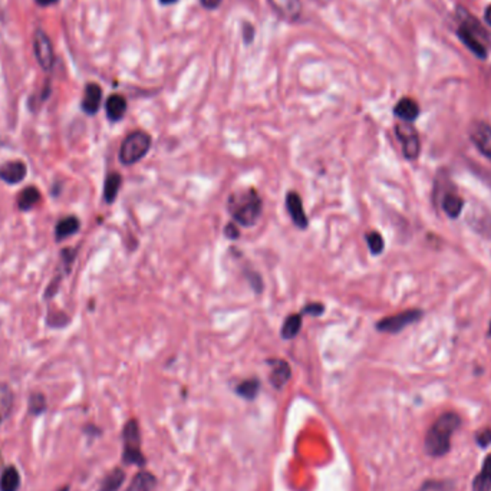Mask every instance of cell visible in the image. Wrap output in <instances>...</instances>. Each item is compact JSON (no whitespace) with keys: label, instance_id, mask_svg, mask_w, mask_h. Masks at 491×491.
<instances>
[{"label":"cell","instance_id":"cell-20","mask_svg":"<svg viewBox=\"0 0 491 491\" xmlns=\"http://www.w3.org/2000/svg\"><path fill=\"white\" fill-rule=\"evenodd\" d=\"M156 477L148 471H141L135 476L127 491H154Z\"/></svg>","mask_w":491,"mask_h":491},{"label":"cell","instance_id":"cell-1","mask_svg":"<svg viewBox=\"0 0 491 491\" xmlns=\"http://www.w3.org/2000/svg\"><path fill=\"white\" fill-rule=\"evenodd\" d=\"M227 210L236 224L253 227L262 216L263 201L255 189H243L230 194L227 200Z\"/></svg>","mask_w":491,"mask_h":491},{"label":"cell","instance_id":"cell-13","mask_svg":"<svg viewBox=\"0 0 491 491\" xmlns=\"http://www.w3.org/2000/svg\"><path fill=\"white\" fill-rule=\"evenodd\" d=\"M103 103V90L98 83H88L82 99V109L88 115H95Z\"/></svg>","mask_w":491,"mask_h":491},{"label":"cell","instance_id":"cell-16","mask_svg":"<svg viewBox=\"0 0 491 491\" xmlns=\"http://www.w3.org/2000/svg\"><path fill=\"white\" fill-rule=\"evenodd\" d=\"M105 111H107V116L112 123L123 120L127 112V99L123 95H118V94L111 95L107 99Z\"/></svg>","mask_w":491,"mask_h":491},{"label":"cell","instance_id":"cell-7","mask_svg":"<svg viewBox=\"0 0 491 491\" xmlns=\"http://www.w3.org/2000/svg\"><path fill=\"white\" fill-rule=\"evenodd\" d=\"M397 137L402 145V152L405 158L415 160L419 156L421 143L417 129L411 125V123H401L395 127Z\"/></svg>","mask_w":491,"mask_h":491},{"label":"cell","instance_id":"cell-27","mask_svg":"<svg viewBox=\"0 0 491 491\" xmlns=\"http://www.w3.org/2000/svg\"><path fill=\"white\" fill-rule=\"evenodd\" d=\"M13 395L6 385H0V419L5 418L12 410Z\"/></svg>","mask_w":491,"mask_h":491},{"label":"cell","instance_id":"cell-17","mask_svg":"<svg viewBox=\"0 0 491 491\" xmlns=\"http://www.w3.org/2000/svg\"><path fill=\"white\" fill-rule=\"evenodd\" d=\"M79 227H81V223L75 216H67V217L61 218L55 227L56 242H62V240L67 239V237L74 236L79 230Z\"/></svg>","mask_w":491,"mask_h":491},{"label":"cell","instance_id":"cell-14","mask_svg":"<svg viewBox=\"0 0 491 491\" xmlns=\"http://www.w3.org/2000/svg\"><path fill=\"white\" fill-rule=\"evenodd\" d=\"M272 364V374H270V382L276 388V389H282L287 382H289L291 377H292V369L286 361L282 359H276L270 362Z\"/></svg>","mask_w":491,"mask_h":491},{"label":"cell","instance_id":"cell-6","mask_svg":"<svg viewBox=\"0 0 491 491\" xmlns=\"http://www.w3.org/2000/svg\"><path fill=\"white\" fill-rule=\"evenodd\" d=\"M422 315L424 313H422V311H419V309L404 311L401 313L381 319L377 324V329L379 332H385V333H398V332L404 331L406 326H410V325L415 324V322H418L422 317Z\"/></svg>","mask_w":491,"mask_h":491},{"label":"cell","instance_id":"cell-21","mask_svg":"<svg viewBox=\"0 0 491 491\" xmlns=\"http://www.w3.org/2000/svg\"><path fill=\"white\" fill-rule=\"evenodd\" d=\"M121 174L118 173H111L107 176L105 182H104V200L108 205H112L115 201L118 193H120V187H121Z\"/></svg>","mask_w":491,"mask_h":491},{"label":"cell","instance_id":"cell-35","mask_svg":"<svg viewBox=\"0 0 491 491\" xmlns=\"http://www.w3.org/2000/svg\"><path fill=\"white\" fill-rule=\"evenodd\" d=\"M56 2H58V0H36V3L41 5V6H50V5H54Z\"/></svg>","mask_w":491,"mask_h":491},{"label":"cell","instance_id":"cell-18","mask_svg":"<svg viewBox=\"0 0 491 491\" xmlns=\"http://www.w3.org/2000/svg\"><path fill=\"white\" fill-rule=\"evenodd\" d=\"M472 491H491V454L487 455L481 471L477 474V477L474 479Z\"/></svg>","mask_w":491,"mask_h":491},{"label":"cell","instance_id":"cell-5","mask_svg":"<svg viewBox=\"0 0 491 491\" xmlns=\"http://www.w3.org/2000/svg\"><path fill=\"white\" fill-rule=\"evenodd\" d=\"M124 461L127 464H144L141 452V435L137 421H129L124 428Z\"/></svg>","mask_w":491,"mask_h":491},{"label":"cell","instance_id":"cell-26","mask_svg":"<svg viewBox=\"0 0 491 491\" xmlns=\"http://www.w3.org/2000/svg\"><path fill=\"white\" fill-rule=\"evenodd\" d=\"M259 388H260V382L258 379H246L236 388V391L242 398L255 399L259 393Z\"/></svg>","mask_w":491,"mask_h":491},{"label":"cell","instance_id":"cell-37","mask_svg":"<svg viewBox=\"0 0 491 491\" xmlns=\"http://www.w3.org/2000/svg\"><path fill=\"white\" fill-rule=\"evenodd\" d=\"M160 2H161L163 5H174V3L178 2V0H160Z\"/></svg>","mask_w":491,"mask_h":491},{"label":"cell","instance_id":"cell-31","mask_svg":"<svg viewBox=\"0 0 491 491\" xmlns=\"http://www.w3.org/2000/svg\"><path fill=\"white\" fill-rule=\"evenodd\" d=\"M476 441L481 448L488 447L491 444V430L485 428V430L479 431L477 435H476Z\"/></svg>","mask_w":491,"mask_h":491},{"label":"cell","instance_id":"cell-12","mask_svg":"<svg viewBox=\"0 0 491 491\" xmlns=\"http://www.w3.org/2000/svg\"><path fill=\"white\" fill-rule=\"evenodd\" d=\"M28 173L26 164L23 161H8L0 165V180L8 184L21 182Z\"/></svg>","mask_w":491,"mask_h":491},{"label":"cell","instance_id":"cell-11","mask_svg":"<svg viewBox=\"0 0 491 491\" xmlns=\"http://www.w3.org/2000/svg\"><path fill=\"white\" fill-rule=\"evenodd\" d=\"M286 209H287V213H289L292 222L295 223L296 227L303 230V229H306L309 226V220H308L306 214H304L303 202H302V198H300V196L297 193H295V191L287 193V196H286Z\"/></svg>","mask_w":491,"mask_h":491},{"label":"cell","instance_id":"cell-22","mask_svg":"<svg viewBox=\"0 0 491 491\" xmlns=\"http://www.w3.org/2000/svg\"><path fill=\"white\" fill-rule=\"evenodd\" d=\"M21 485L19 472L14 467H8L0 477V491H18Z\"/></svg>","mask_w":491,"mask_h":491},{"label":"cell","instance_id":"cell-10","mask_svg":"<svg viewBox=\"0 0 491 491\" xmlns=\"http://www.w3.org/2000/svg\"><path fill=\"white\" fill-rule=\"evenodd\" d=\"M267 3L282 19L287 22H296L300 19L302 16L300 0H267Z\"/></svg>","mask_w":491,"mask_h":491},{"label":"cell","instance_id":"cell-33","mask_svg":"<svg viewBox=\"0 0 491 491\" xmlns=\"http://www.w3.org/2000/svg\"><path fill=\"white\" fill-rule=\"evenodd\" d=\"M201 6L207 10H214L223 3V0H200Z\"/></svg>","mask_w":491,"mask_h":491},{"label":"cell","instance_id":"cell-3","mask_svg":"<svg viewBox=\"0 0 491 491\" xmlns=\"http://www.w3.org/2000/svg\"><path fill=\"white\" fill-rule=\"evenodd\" d=\"M151 144L152 138L148 132L134 131L123 141L118 157L124 165H134L148 154Z\"/></svg>","mask_w":491,"mask_h":491},{"label":"cell","instance_id":"cell-15","mask_svg":"<svg viewBox=\"0 0 491 491\" xmlns=\"http://www.w3.org/2000/svg\"><path fill=\"white\" fill-rule=\"evenodd\" d=\"M394 112L402 123H412L419 115V107L412 98H402L395 105Z\"/></svg>","mask_w":491,"mask_h":491},{"label":"cell","instance_id":"cell-23","mask_svg":"<svg viewBox=\"0 0 491 491\" xmlns=\"http://www.w3.org/2000/svg\"><path fill=\"white\" fill-rule=\"evenodd\" d=\"M302 329V315L295 313L289 315L286 317L284 324L282 326V337L286 341L293 339V337L300 332Z\"/></svg>","mask_w":491,"mask_h":491},{"label":"cell","instance_id":"cell-9","mask_svg":"<svg viewBox=\"0 0 491 491\" xmlns=\"http://www.w3.org/2000/svg\"><path fill=\"white\" fill-rule=\"evenodd\" d=\"M470 138L481 154L491 160V127L483 121L472 123L470 127Z\"/></svg>","mask_w":491,"mask_h":491},{"label":"cell","instance_id":"cell-4","mask_svg":"<svg viewBox=\"0 0 491 491\" xmlns=\"http://www.w3.org/2000/svg\"><path fill=\"white\" fill-rule=\"evenodd\" d=\"M459 36L472 54H476L479 58L487 56L488 38L485 35V30L476 19H468L463 22L459 29Z\"/></svg>","mask_w":491,"mask_h":491},{"label":"cell","instance_id":"cell-2","mask_svg":"<svg viewBox=\"0 0 491 491\" xmlns=\"http://www.w3.org/2000/svg\"><path fill=\"white\" fill-rule=\"evenodd\" d=\"M461 419L455 412H446L438 417L426 435V451L434 459L444 457L451 447L452 434L460 428Z\"/></svg>","mask_w":491,"mask_h":491},{"label":"cell","instance_id":"cell-29","mask_svg":"<svg viewBox=\"0 0 491 491\" xmlns=\"http://www.w3.org/2000/svg\"><path fill=\"white\" fill-rule=\"evenodd\" d=\"M46 408V401L42 394H33L29 399V410L32 414H41Z\"/></svg>","mask_w":491,"mask_h":491},{"label":"cell","instance_id":"cell-36","mask_svg":"<svg viewBox=\"0 0 491 491\" xmlns=\"http://www.w3.org/2000/svg\"><path fill=\"white\" fill-rule=\"evenodd\" d=\"M485 21H487L488 25H491V5L485 10Z\"/></svg>","mask_w":491,"mask_h":491},{"label":"cell","instance_id":"cell-25","mask_svg":"<svg viewBox=\"0 0 491 491\" xmlns=\"http://www.w3.org/2000/svg\"><path fill=\"white\" fill-rule=\"evenodd\" d=\"M124 480H125L124 471L120 468H115L105 477L103 484H101L99 491H118V488L123 485Z\"/></svg>","mask_w":491,"mask_h":491},{"label":"cell","instance_id":"cell-24","mask_svg":"<svg viewBox=\"0 0 491 491\" xmlns=\"http://www.w3.org/2000/svg\"><path fill=\"white\" fill-rule=\"evenodd\" d=\"M463 207H464L463 198L454 193H448L443 200V209H444L446 214L451 218L459 217L463 211Z\"/></svg>","mask_w":491,"mask_h":491},{"label":"cell","instance_id":"cell-34","mask_svg":"<svg viewBox=\"0 0 491 491\" xmlns=\"http://www.w3.org/2000/svg\"><path fill=\"white\" fill-rule=\"evenodd\" d=\"M243 32H244V42L246 43H250L253 41V38H255V28H253L250 23H246L244 28H243Z\"/></svg>","mask_w":491,"mask_h":491},{"label":"cell","instance_id":"cell-8","mask_svg":"<svg viewBox=\"0 0 491 491\" xmlns=\"http://www.w3.org/2000/svg\"><path fill=\"white\" fill-rule=\"evenodd\" d=\"M33 50H35L36 59H38L39 65L42 66V70L43 71L52 70L54 63H55L52 42H50L46 33L41 29H38L35 32V35H33Z\"/></svg>","mask_w":491,"mask_h":491},{"label":"cell","instance_id":"cell-30","mask_svg":"<svg viewBox=\"0 0 491 491\" xmlns=\"http://www.w3.org/2000/svg\"><path fill=\"white\" fill-rule=\"evenodd\" d=\"M324 312H325V306L322 303H317V302L306 304V306H304L303 311H302V313L311 315V316H320Z\"/></svg>","mask_w":491,"mask_h":491},{"label":"cell","instance_id":"cell-32","mask_svg":"<svg viewBox=\"0 0 491 491\" xmlns=\"http://www.w3.org/2000/svg\"><path fill=\"white\" fill-rule=\"evenodd\" d=\"M224 233H226V236L229 237V239H231V240H234V239H239V229H237V226H236V223H229L227 226H226V229H224Z\"/></svg>","mask_w":491,"mask_h":491},{"label":"cell","instance_id":"cell-28","mask_svg":"<svg viewBox=\"0 0 491 491\" xmlns=\"http://www.w3.org/2000/svg\"><path fill=\"white\" fill-rule=\"evenodd\" d=\"M366 243H368V247L370 250L372 255H381V253L384 251L385 249V242H384V237L378 233V231H370L366 234Z\"/></svg>","mask_w":491,"mask_h":491},{"label":"cell","instance_id":"cell-19","mask_svg":"<svg viewBox=\"0 0 491 491\" xmlns=\"http://www.w3.org/2000/svg\"><path fill=\"white\" fill-rule=\"evenodd\" d=\"M41 202V193L36 187L29 185L18 197V206L22 211H29Z\"/></svg>","mask_w":491,"mask_h":491}]
</instances>
